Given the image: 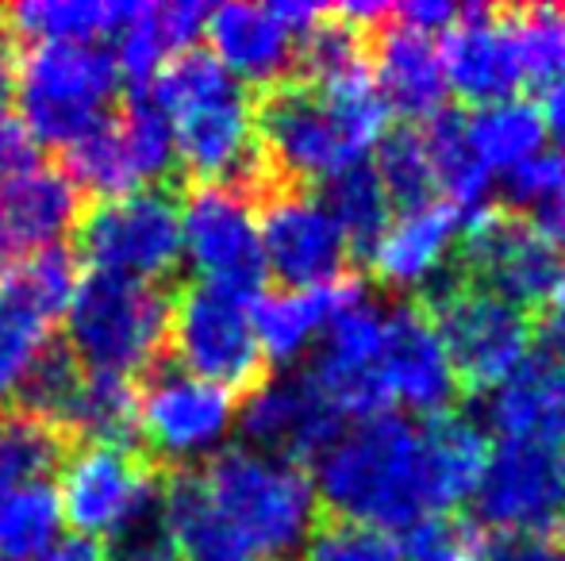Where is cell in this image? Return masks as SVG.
I'll use <instances>...</instances> for the list:
<instances>
[{"instance_id": "1", "label": "cell", "mask_w": 565, "mask_h": 561, "mask_svg": "<svg viewBox=\"0 0 565 561\" xmlns=\"http://www.w3.org/2000/svg\"><path fill=\"white\" fill-rule=\"evenodd\" d=\"M385 120L388 105L370 74L331 89L285 77L254 97V128L266 170L277 185L292 188H312L365 162V154L385 139Z\"/></svg>"}, {"instance_id": "2", "label": "cell", "mask_w": 565, "mask_h": 561, "mask_svg": "<svg viewBox=\"0 0 565 561\" xmlns=\"http://www.w3.org/2000/svg\"><path fill=\"white\" fill-rule=\"evenodd\" d=\"M316 496L331 519L385 535L443 516L424 423L393 412L358 420L354 431L323 450Z\"/></svg>"}, {"instance_id": "3", "label": "cell", "mask_w": 565, "mask_h": 561, "mask_svg": "<svg viewBox=\"0 0 565 561\" xmlns=\"http://www.w3.org/2000/svg\"><path fill=\"white\" fill-rule=\"evenodd\" d=\"M166 108L178 142V165L193 185H231L262 204L277 181L254 128V97L238 77H231L212 51H185L147 85Z\"/></svg>"}, {"instance_id": "4", "label": "cell", "mask_w": 565, "mask_h": 561, "mask_svg": "<svg viewBox=\"0 0 565 561\" xmlns=\"http://www.w3.org/2000/svg\"><path fill=\"white\" fill-rule=\"evenodd\" d=\"M201 481L250 561L305 554L320 527L316 481L297 462L250 446H227L204 462Z\"/></svg>"}, {"instance_id": "5", "label": "cell", "mask_w": 565, "mask_h": 561, "mask_svg": "<svg viewBox=\"0 0 565 561\" xmlns=\"http://www.w3.org/2000/svg\"><path fill=\"white\" fill-rule=\"evenodd\" d=\"M119 85L124 77L108 43H35L15 54V116L39 147L66 150L113 120Z\"/></svg>"}, {"instance_id": "6", "label": "cell", "mask_w": 565, "mask_h": 561, "mask_svg": "<svg viewBox=\"0 0 565 561\" xmlns=\"http://www.w3.org/2000/svg\"><path fill=\"white\" fill-rule=\"evenodd\" d=\"M173 300L158 284L85 273L66 308V350L89 374L147 377L162 366Z\"/></svg>"}, {"instance_id": "7", "label": "cell", "mask_w": 565, "mask_h": 561, "mask_svg": "<svg viewBox=\"0 0 565 561\" xmlns=\"http://www.w3.org/2000/svg\"><path fill=\"white\" fill-rule=\"evenodd\" d=\"M419 304L447 346L461 392H492L527 362L535 338L531 315L469 284L454 262L427 284Z\"/></svg>"}, {"instance_id": "8", "label": "cell", "mask_w": 565, "mask_h": 561, "mask_svg": "<svg viewBox=\"0 0 565 561\" xmlns=\"http://www.w3.org/2000/svg\"><path fill=\"white\" fill-rule=\"evenodd\" d=\"M254 304L231 289L193 281L173 296L170 354L173 366L224 392H254L266 381V354L254 331Z\"/></svg>"}, {"instance_id": "9", "label": "cell", "mask_w": 565, "mask_h": 561, "mask_svg": "<svg viewBox=\"0 0 565 561\" xmlns=\"http://www.w3.org/2000/svg\"><path fill=\"white\" fill-rule=\"evenodd\" d=\"M77 258L89 273L162 284L185 258L181 201L162 185L97 201L77 224Z\"/></svg>"}, {"instance_id": "10", "label": "cell", "mask_w": 565, "mask_h": 561, "mask_svg": "<svg viewBox=\"0 0 565 561\" xmlns=\"http://www.w3.org/2000/svg\"><path fill=\"white\" fill-rule=\"evenodd\" d=\"M54 493L70 535L108 547L162 511V477L135 446L82 442L62 462Z\"/></svg>"}, {"instance_id": "11", "label": "cell", "mask_w": 565, "mask_h": 561, "mask_svg": "<svg viewBox=\"0 0 565 561\" xmlns=\"http://www.w3.org/2000/svg\"><path fill=\"white\" fill-rule=\"evenodd\" d=\"M181 242L196 281L220 284L238 296H262L266 255H262L258 201L231 185H189L181 201Z\"/></svg>"}, {"instance_id": "12", "label": "cell", "mask_w": 565, "mask_h": 561, "mask_svg": "<svg viewBox=\"0 0 565 561\" xmlns=\"http://www.w3.org/2000/svg\"><path fill=\"white\" fill-rule=\"evenodd\" d=\"M238 420L235 397L178 366H154L139 385V439L150 457L193 470L224 450Z\"/></svg>"}, {"instance_id": "13", "label": "cell", "mask_w": 565, "mask_h": 561, "mask_svg": "<svg viewBox=\"0 0 565 561\" xmlns=\"http://www.w3.org/2000/svg\"><path fill=\"white\" fill-rule=\"evenodd\" d=\"M454 270L477 289L527 312L554 296L565 262L562 250L551 247L520 216L484 208L461 231V242L454 250Z\"/></svg>"}, {"instance_id": "14", "label": "cell", "mask_w": 565, "mask_h": 561, "mask_svg": "<svg viewBox=\"0 0 565 561\" xmlns=\"http://www.w3.org/2000/svg\"><path fill=\"white\" fill-rule=\"evenodd\" d=\"M258 212L266 270L285 289H316L347 278L350 247L320 196L308 188L277 185L262 196Z\"/></svg>"}, {"instance_id": "15", "label": "cell", "mask_w": 565, "mask_h": 561, "mask_svg": "<svg viewBox=\"0 0 565 561\" xmlns=\"http://www.w3.org/2000/svg\"><path fill=\"white\" fill-rule=\"evenodd\" d=\"M473 511L497 531L562 527L565 516V450L500 442L473 488Z\"/></svg>"}, {"instance_id": "16", "label": "cell", "mask_w": 565, "mask_h": 561, "mask_svg": "<svg viewBox=\"0 0 565 561\" xmlns=\"http://www.w3.org/2000/svg\"><path fill=\"white\" fill-rule=\"evenodd\" d=\"M339 408L316 389L308 374L266 377L258 389L246 392L238 408V431L246 446L297 465L323 457V450L339 439Z\"/></svg>"}, {"instance_id": "17", "label": "cell", "mask_w": 565, "mask_h": 561, "mask_svg": "<svg viewBox=\"0 0 565 561\" xmlns=\"http://www.w3.org/2000/svg\"><path fill=\"white\" fill-rule=\"evenodd\" d=\"M377 381L388 404H404L427 420L454 408L461 385L424 304H396L393 312H385Z\"/></svg>"}, {"instance_id": "18", "label": "cell", "mask_w": 565, "mask_h": 561, "mask_svg": "<svg viewBox=\"0 0 565 561\" xmlns=\"http://www.w3.org/2000/svg\"><path fill=\"white\" fill-rule=\"evenodd\" d=\"M381 331H385V312H377L365 296L342 308L323 331L320 350L305 374L339 408V416L373 420L388 408L377 381Z\"/></svg>"}, {"instance_id": "19", "label": "cell", "mask_w": 565, "mask_h": 561, "mask_svg": "<svg viewBox=\"0 0 565 561\" xmlns=\"http://www.w3.org/2000/svg\"><path fill=\"white\" fill-rule=\"evenodd\" d=\"M82 188L62 165L31 162L0 185V258L20 262L46 247H62L70 231H77L85 208Z\"/></svg>"}, {"instance_id": "20", "label": "cell", "mask_w": 565, "mask_h": 561, "mask_svg": "<svg viewBox=\"0 0 565 561\" xmlns=\"http://www.w3.org/2000/svg\"><path fill=\"white\" fill-rule=\"evenodd\" d=\"M443 69L447 85L469 105H500L512 100L523 85L520 58H515L512 35H508L504 8L466 4L461 20L443 39Z\"/></svg>"}, {"instance_id": "21", "label": "cell", "mask_w": 565, "mask_h": 561, "mask_svg": "<svg viewBox=\"0 0 565 561\" xmlns=\"http://www.w3.org/2000/svg\"><path fill=\"white\" fill-rule=\"evenodd\" d=\"M466 224V212H458L443 196L401 212L370 250L373 278L393 292L427 289L454 262V250H458Z\"/></svg>"}, {"instance_id": "22", "label": "cell", "mask_w": 565, "mask_h": 561, "mask_svg": "<svg viewBox=\"0 0 565 561\" xmlns=\"http://www.w3.org/2000/svg\"><path fill=\"white\" fill-rule=\"evenodd\" d=\"M212 58L243 85L285 82L297 66V31L277 4H220L209 12L204 28Z\"/></svg>"}, {"instance_id": "23", "label": "cell", "mask_w": 565, "mask_h": 561, "mask_svg": "<svg viewBox=\"0 0 565 561\" xmlns=\"http://www.w3.org/2000/svg\"><path fill=\"white\" fill-rule=\"evenodd\" d=\"M370 62L377 74V93L408 120H431L447 105V69L443 51L431 35L404 28L388 15L381 28L370 31Z\"/></svg>"}, {"instance_id": "24", "label": "cell", "mask_w": 565, "mask_h": 561, "mask_svg": "<svg viewBox=\"0 0 565 561\" xmlns=\"http://www.w3.org/2000/svg\"><path fill=\"white\" fill-rule=\"evenodd\" d=\"M209 4L201 0H170V4H131L124 28L113 39L119 77L131 89H147L178 54L193 51V43L209 28Z\"/></svg>"}, {"instance_id": "25", "label": "cell", "mask_w": 565, "mask_h": 561, "mask_svg": "<svg viewBox=\"0 0 565 561\" xmlns=\"http://www.w3.org/2000/svg\"><path fill=\"white\" fill-rule=\"evenodd\" d=\"M484 420L504 442L565 450V369L551 358L523 362L484 400Z\"/></svg>"}, {"instance_id": "26", "label": "cell", "mask_w": 565, "mask_h": 561, "mask_svg": "<svg viewBox=\"0 0 565 561\" xmlns=\"http://www.w3.org/2000/svg\"><path fill=\"white\" fill-rule=\"evenodd\" d=\"M362 292L358 278H339L316 289H281L262 292L254 304V331H258L262 354L274 362H297L323 338L328 323Z\"/></svg>"}, {"instance_id": "27", "label": "cell", "mask_w": 565, "mask_h": 561, "mask_svg": "<svg viewBox=\"0 0 565 561\" xmlns=\"http://www.w3.org/2000/svg\"><path fill=\"white\" fill-rule=\"evenodd\" d=\"M162 524L178 561H250L212 504L201 470H173L162 481Z\"/></svg>"}, {"instance_id": "28", "label": "cell", "mask_w": 565, "mask_h": 561, "mask_svg": "<svg viewBox=\"0 0 565 561\" xmlns=\"http://www.w3.org/2000/svg\"><path fill=\"white\" fill-rule=\"evenodd\" d=\"M131 0H23L4 8V23L15 39L35 43H100L116 39Z\"/></svg>"}, {"instance_id": "29", "label": "cell", "mask_w": 565, "mask_h": 561, "mask_svg": "<svg viewBox=\"0 0 565 561\" xmlns=\"http://www.w3.org/2000/svg\"><path fill=\"white\" fill-rule=\"evenodd\" d=\"M54 315L23 289L12 262L0 258V404L20 397L23 377L39 362V354L54 343Z\"/></svg>"}, {"instance_id": "30", "label": "cell", "mask_w": 565, "mask_h": 561, "mask_svg": "<svg viewBox=\"0 0 565 561\" xmlns=\"http://www.w3.org/2000/svg\"><path fill=\"white\" fill-rule=\"evenodd\" d=\"M466 139H469V147H473L477 162L489 173L492 170L512 173V170H520L523 162H531V158L539 154V147H543V139H546L543 108L523 97L477 108L466 120Z\"/></svg>"}, {"instance_id": "31", "label": "cell", "mask_w": 565, "mask_h": 561, "mask_svg": "<svg viewBox=\"0 0 565 561\" xmlns=\"http://www.w3.org/2000/svg\"><path fill=\"white\" fill-rule=\"evenodd\" d=\"M427 154H431L435 188H443V201H450L469 219L484 212V196H489V170L477 162L473 147L466 139V116L447 112L431 116L424 128Z\"/></svg>"}, {"instance_id": "32", "label": "cell", "mask_w": 565, "mask_h": 561, "mask_svg": "<svg viewBox=\"0 0 565 561\" xmlns=\"http://www.w3.org/2000/svg\"><path fill=\"white\" fill-rule=\"evenodd\" d=\"M297 69L300 82L320 85V89L365 77L370 74V31L342 20L335 8H328L297 39Z\"/></svg>"}, {"instance_id": "33", "label": "cell", "mask_w": 565, "mask_h": 561, "mask_svg": "<svg viewBox=\"0 0 565 561\" xmlns=\"http://www.w3.org/2000/svg\"><path fill=\"white\" fill-rule=\"evenodd\" d=\"M70 439L131 446L139 439V381L116 374H89L66 423Z\"/></svg>"}, {"instance_id": "34", "label": "cell", "mask_w": 565, "mask_h": 561, "mask_svg": "<svg viewBox=\"0 0 565 561\" xmlns=\"http://www.w3.org/2000/svg\"><path fill=\"white\" fill-rule=\"evenodd\" d=\"M62 504L51 481L0 488V561H39L62 539Z\"/></svg>"}, {"instance_id": "35", "label": "cell", "mask_w": 565, "mask_h": 561, "mask_svg": "<svg viewBox=\"0 0 565 561\" xmlns=\"http://www.w3.org/2000/svg\"><path fill=\"white\" fill-rule=\"evenodd\" d=\"M116 131L139 188H154L178 170V142L166 108L150 89H131L116 116Z\"/></svg>"}, {"instance_id": "36", "label": "cell", "mask_w": 565, "mask_h": 561, "mask_svg": "<svg viewBox=\"0 0 565 561\" xmlns=\"http://www.w3.org/2000/svg\"><path fill=\"white\" fill-rule=\"evenodd\" d=\"M320 201L331 212V219H335V227L342 231L350 250H373V242L393 224V201H388L377 170L365 162L350 165V170L335 173L331 181H323Z\"/></svg>"}, {"instance_id": "37", "label": "cell", "mask_w": 565, "mask_h": 561, "mask_svg": "<svg viewBox=\"0 0 565 561\" xmlns=\"http://www.w3.org/2000/svg\"><path fill=\"white\" fill-rule=\"evenodd\" d=\"M512 216L535 227L551 247L565 250V150L535 154L504 177Z\"/></svg>"}, {"instance_id": "38", "label": "cell", "mask_w": 565, "mask_h": 561, "mask_svg": "<svg viewBox=\"0 0 565 561\" xmlns=\"http://www.w3.org/2000/svg\"><path fill=\"white\" fill-rule=\"evenodd\" d=\"M70 439L28 412H0V488L39 485L62 470Z\"/></svg>"}, {"instance_id": "39", "label": "cell", "mask_w": 565, "mask_h": 561, "mask_svg": "<svg viewBox=\"0 0 565 561\" xmlns=\"http://www.w3.org/2000/svg\"><path fill=\"white\" fill-rule=\"evenodd\" d=\"M523 82L551 85L565 74V8L562 4H527L504 12Z\"/></svg>"}, {"instance_id": "40", "label": "cell", "mask_w": 565, "mask_h": 561, "mask_svg": "<svg viewBox=\"0 0 565 561\" xmlns=\"http://www.w3.org/2000/svg\"><path fill=\"white\" fill-rule=\"evenodd\" d=\"M62 170L74 177V185L82 193H93L100 201H113V196L139 193V181L131 173V162L124 154V142H119L116 120H105L100 128H93L89 136H82L74 147L62 150Z\"/></svg>"}, {"instance_id": "41", "label": "cell", "mask_w": 565, "mask_h": 561, "mask_svg": "<svg viewBox=\"0 0 565 561\" xmlns=\"http://www.w3.org/2000/svg\"><path fill=\"white\" fill-rule=\"evenodd\" d=\"M82 385H85L82 362L66 350V343H51L43 354H39V362L31 366V374L23 377L15 404H20V412L54 423L62 434H66L70 412H74ZM66 439H70V434H66Z\"/></svg>"}, {"instance_id": "42", "label": "cell", "mask_w": 565, "mask_h": 561, "mask_svg": "<svg viewBox=\"0 0 565 561\" xmlns=\"http://www.w3.org/2000/svg\"><path fill=\"white\" fill-rule=\"evenodd\" d=\"M373 170H377L388 201L401 204L404 212L435 201V170H431V154H427L424 128H412L408 123V128L388 131L377 142Z\"/></svg>"}, {"instance_id": "43", "label": "cell", "mask_w": 565, "mask_h": 561, "mask_svg": "<svg viewBox=\"0 0 565 561\" xmlns=\"http://www.w3.org/2000/svg\"><path fill=\"white\" fill-rule=\"evenodd\" d=\"M12 270H15V278L23 281V289H28L54 320L66 315L70 300H74L77 284H82V258H77V250H70L66 242L20 258V262H12Z\"/></svg>"}, {"instance_id": "44", "label": "cell", "mask_w": 565, "mask_h": 561, "mask_svg": "<svg viewBox=\"0 0 565 561\" xmlns=\"http://www.w3.org/2000/svg\"><path fill=\"white\" fill-rule=\"evenodd\" d=\"M300 561H404V550L393 535L328 519L316 527Z\"/></svg>"}, {"instance_id": "45", "label": "cell", "mask_w": 565, "mask_h": 561, "mask_svg": "<svg viewBox=\"0 0 565 561\" xmlns=\"http://www.w3.org/2000/svg\"><path fill=\"white\" fill-rule=\"evenodd\" d=\"M404 561H484V542L473 524L431 516L416 524L401 542Z\"/></svg>"}, {"instance_id": "46", "label": "cell", "mask_w": 565, "mask_h": 561, "mask_svg": "<svg viewBox=\"0 0 565 561\" xmlns=\"http://www.w3.org/2000/svg\"><path fill=\"white\" fill-rule=\"evenodd\" d=\"M484 561H565V527L497 531L484 542Z\"/></svg>"}, {"instance_id": "47", "label": "cell", "mask_w": 565, "mask_h": 561, "mask_svg": "<svg viewBox=\"0 0 565 561\" xmlns=\"http://www.w3.org/2000/svg\"><path fill=\"white\" fill-rule=\"evenodd\" d=\"M108 554H113V561H178L170 539H166L162 511L142 519L139 527H131L124 539H116L113 547H108Z\"/></svg>"}, {"instance_id": "48", "label": "cell", "mask_w": 565, "mask_h": 561, "mask_svg": "<svg viewBox=\"0 0 565 561\" xmlns=\"http://www.w3.org/2000/svg\"><path fill=\"white\" fill-rule=\"evenodd\" d=\"M466 4H450V0H412V4H393V20L404 28L419 31V35H435V31H450L461 20Z\"/></svg>"}, {"instance_id": "49", "label": "cell", "mask_w": 565, "mask_h": 561, "mask_svg": "<svg viewBox=\"0 0 565 561\" xmlns=\"http://www.w3.org/2000/svg\"><path fill=\"white\" fill-rule=\"evenodd\" d=\"M35 162V142L23 131L20 116L8 105H0V185H4L12 173L28 170Z\"/></svg>"}, {"instance_id": "50", "label": "cell", "mask_w": 565, "mask_h": 561, "mask_svg": "<svg viewBox=\"0 0 565 561\" xmlns=\"http://www.w3.org/2000/svg\"><path fill=\"white\" fill-rule=\"evenodd\" d=\"M543 120H546V128H551L554 136L565 142V74L554 77V82L546 85V93H543Z\"/></svg>"}, {"instance_id": "51", "label": "cell", "mask_w": 565, "mask_h": 561, "mask_svg": "<svg viewBox=\"0 0 565 561\" xmlns=\"http://www.w3.org/2000/svg\"><path fill=\"white\" fill-rule=\"evenodd\" d=\"M12 77H15V35L8 31L4 15H0V105H8Z\"/></svg>"}, {"instance_id": "52", "label": "cell", "mask_w": 565, "mask_h": 561, "mask_svg": "<svg viewBox=\"0 0 565 561\" xmlns=\"http://www.w3.org/2000/svg\"><path fill=\"white\" fill-rule=\"evenodd\" d=\"M551 315H554V320H562V323H565V273H562L558 289H554V296H551Z\"/></svg>"}]
</instances>
